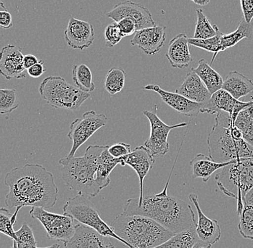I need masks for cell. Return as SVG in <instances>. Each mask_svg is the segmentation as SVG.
<instances>
[{
  "mask_svg": "<svg viewBox=\"0 0 253 248\" xmlns=\"http://www.w3.org/2000/svg\"><path fill=\"white\" fill-rule=\"evenodd\" d=\"M15 213L11 214L9 210L6 208H1L0 210V231L4 235L17 241V238L16 232L14 230V225L17 221V214L21 209L22 207L16 208Z\"/></svg>",
  "mask_w": 253,
  "mask_h": 248,
  "instance_id": "34",
  "label": "cell"
},
{
  "mask_svg": "<svg viewBox=\"0 0 253 248\" xmlns=\"http://www.w3.org/2000/svg\"><path fill=\"white\" fill-rule=\"evenodd\" d=\"M0 26L4 29H9L13 26L12 15L7 9L0 11Z\"/></svg>",
  "mask_w": 253,
  "mask_h": 248,
  "instance_id": "43",
  "label": "cell"
},
{
  "mask_svg": "<svg viewBox=\"0 0 253 248\" xmlns=\"http://www.w3.org/2000/svg\"><path fill=\"white\" fill-rule=\"evenodd\" d=\"M174 167L175 164L162 192L144 195L140 204L136 198L129 199L125 202L123 214L149 217L174 234L197 227L195 213L191 205L168 194V186Z\"/></svg>",
  "mask_w": 253,
  "mask_h": 248,
  "instance_id": "2",
  "label": "cell"
},
{
  "mask_svg": "<svg viewBox=\"0 0 253 248\" xmlns=\"http://www.w3.org/2000/svg\"><path fill=\"white\" fill-rule=\"evenodd\" d=\"M223 33L219 32L217 35L214 37H210L207 39H195L189 38V45L203 49L206 51L213 53L212 59H211V66L212 65L215 58L218 53L223 51L222 45H221V37Z\"/></svg>",
  "mask_w": 253,
  "mask_h": 248,
  "instance_id": "33",
  "label": "cell"
},
{
  "mask_svg": "<svg viewBox=\"0 0 253 248\" xmlns=\"http://www.w3.org/2000/svg\"><path fill=\"white\" fill-rule=\"evenodd\" d=\"M18 248H59V245H53L47 248H39L35 239L33 230L26 222H24L20 230L16 231Z\"/></svg>",
  "mask_w": 253,
  "mask_h": 248,
  "instance_id": "35",
  "label": "cell"
},
{
  "mask_svg": "<svg viewBox=\"0 0 253 248\" xmlns=\"http://www.w3.org/2000/svg\"><path fill=\"white\" fill-rule=\"evenodd\" d=\"M109 146L103 151L99 157V166L96 171V181L102 189L110 185L111 172L120 164V159L114 158L109 153Z\"/></svg>",
  "mask_w": 253,
  "mask_h": 248,
  "instance_id": "27",
  "label": "cell"
},
{
  "mask_svg": "<svg viewBox=\"0 0 253 248\" xmlns=\"http://www.w3.org/2000/svg\"><path fill=\"white\" fill-rule=\"evenodd\" d=\"M24 56L21 48L16 45H9L1 49L0 53V72L7 80L22 79L26 77L24 67Z\"/></svg>",
  "mask_w": 253,
  "mask_h": 248,
  "instance_id": "17",
  "label": "cell"
},
{
  "mask_svg": "<svg viewBox=\"0 0 253 248\" xmlns=\"http://www.w3.org/2000/svg\"><path fill=\"white\" fill-rule=\"evenodd\" d=\"M215 179L223 193L237 200V214L240 216L244 207L245 194L253 187V158L237 159L221 169Z\"/></svg>",
  "mask_w": 253,
  "mask_h": 248,
  "instance_id": "6",
  "label": "cell"
},
{
  "mask_svg": "<svg viewBox=\"0 0 253 248\" xmlns=\"http://www.w3.org/2000/svg\"><path fill=\"white\" fill-rule=\"evenodd\" d=\"M104 37H105L106 45L108 47L115 46L123 39L124 36L122 33L118 23L114 22L113 23H111L106 27Z\"/></svg>",
  "mask_w": 253,
  "mask_h": 248,
  "instance_id": "38",
  "label": "cell"
},
{
  "mask_svg": "<svg viewBox=\"0 0 253 248\" xmlns=\"http://www.w3.org/2000/svg\"><path fill=\"white\" fill-rule=\"evenodd\" d=\"M107 16L115 23H118L125 17L134 19L137 25V31L156 26L149 9L140 3L132 1L118 3L112 10L107 12Z\"/></svg>",
  "mask_w": 253,
  "mask_h": 248,
  "instance_id": "12",
  "label": "cell"
},
{
  "mask_svg": "<svg viewBox=\"0 0 253 248\" xmlns=\"http://www.w3.org/2000/svg\"><path fill=\"white\" fill-rule=\"evenodd\" d=\"M189 198L190 201L194 204L197 211V233L199 240L213 246L221 238V230L219 222L216 219L207 217L204 214L199 205L197 194H190Z\"/></svg>",
  "mask_w": 253,
  "mask_h": 248,
  "instance_id": "19",
  "label": "cell"
},
{
  "mask_svg": "<svg viewBox=\"0 0 253 248\" xmlns=\"http://www.w3.org/2000/svg\"><path fill=\"white\" fill-rule=\"evenodd\" d=\"M211 246H211V244H209V243L199 240V241L194 244L192 248H211Z\"/></svg>",
  "mask_w": 253,
  "mask_h": 248,
  "instance_id": "46",
  "label": "cell"
},
{
  "mask_svg": "<svg viewBox=\"0 0 253 248\" xmlns=\"http://www.w3.org/2000/svg\"><path fill=\"white\" fill-rule=\"evenodd\" d=\"M191 71L199 75L211 94L222 89L224 83L222 77L211 68V65L207 63L206 60L201 59L197 67L191 69Z\"/></svg>",
  "mask_w": 253,
  "mask_h": 248,
  "instance_id": "25",
  "label": "cell"
},
{
  "mask_svg": "<svg viewBox=\"0 0 253 248\" xmlns=\"http://www.w3.org/2000/svg\"><path fill=\"white\" fill-rule=\"evenodd\" d=\"M69 46L77 50L88 48L94 40V27L91 24L71 17L64 33Z\"/></svg>",
  "mask_w": 253,
  "mask_h": 248,
  "instance_id": "16",
  "label": "cell"
},
{
  "mask_svg": "<svg viewBox=\"0 0 253 248\" xmlns=\"http://www.w3.org/2000/svg\"><path fill=\"white\" fill-rule=\"evenodd\" d=\"M188 39L186 34H179L173 37L169 43L166 56L174 69H186L193 61Z\"/></svg>",
  "mask_w": 253,
  "mask_h": 248,
  "instance_id": "21",
  "label": "cell"
},
{
  "mask_svg": "<svg viewBox=\"0 0 253 248\" xmlns=\"http://www.w3.org/2000/svg\"><path fill=\"white\" fill-rule=\"evenodd\" d=\"M108 147L99 145H90L84 156L81 157L62 158L59 163L63 181L71 190L88 197L97 196L102 189L96 181V171L99 157Z\"/></svg>",
  "mask_w": 253,
  "mask_h": 248,
  "instance_id": "3",
  "label": "cell"
},
{
  "mask_svg": "<svg viewBox=\"0 0 253 248\" xmlns=\"http://www.w3.org/2000/svg\"><path fill=\"white\" fill-rule=\"evenodd\" d=\"M106 248H115L114 247L113 245L112 244V243H108V244L107 245V247Z\"/></svg>",
  "mask_w": 253,
  "mask_h": 248,
  "instance_id": "49",
  "label": "cell"
},
{
  "mask_svg": "<svg viewBox=\"0 0 253 248\" xmlns=\"http://www.w3.org/2000/svg\"><path fill=\"white\" fill-rule=\"evenodd\" d=\"M144 88L147 91L157 93L164 103L176 110L178 113L185 116L190 118L197 117L201 113V110L204 104L194 102L175 92L166 91L158 85L148 84L144 87Z\"/></svg>",
  "mask_w": 253,
  "mask_h": 248,
  "instance_id": "15",
  "label": "cell"
},
{
  "mask_svg": "<svg viewBox=\"0 0 253 248\" xmlns=\"http://www.w3.org/2000/svg\"><path fill=\"white\" fill-rule=\"evenodd\" d=\"M110 227L129 248H155L175 235L149 217L123 213L114 219Z\"/></svg>",
  "mask_w": 253,
  "mask_h": 248,
  "instance_id": "4",
  "label": "cell"
},
{
  "mask_svg": "<svg viewBox=\"0 0 253 248\" xmlns=\"http://www.w3.org/2000/svg\"><path fill=\"white\" fill-rule=\"evenodd\" d=\"M239 232L245 239L253 241V206L244 205L238 225Z\"/></svg>",
  "mask_w": 253,
  "mask_h": 248,
  "instance_id": "36",
  "label": "cell"
},
{
  "mask_svg": "<svg viewBox=\"0 0 253 248\" xmlns=\"http://www.w3.org/2000/svg\"><path fill=\"white\" fill-rule=\"evenodd\" d=\"M44 63H45L44 61L41 60L39 63L28 69L27 70V72H28L29 76L33 78H39L41 75H43L46 71V69L43 66Z\"/></svg>",
  "mask_w": 253,
  "mask_h": 248,
  "instance_id": "42",
  "label": "cell"
},
{
  "mask_svg": "<svg viewBox=\"0 0 253 248\" xmlns=\"http://www.w3.org/2000/svg\"><path fill=\"white\" fill-rule=\"evenodd\" d=\"M199 238L197 227L175 234L169 241L155 248H192Z\"/></svg>",
  "mask_w": 253,
  "mask_h": 248,
  "instance_id": "29",
  "label": "cell"
},
{
  "mask_svg": "<svg viewBox=\"0 0 253 248\" xmlns=\"http://www.w3.org/2000/svg\"><path fill=\"white\" fill-rule=\"evenodd\" d=\"M40 61H41V60L38 59L37 57L35 56V55L31 54L25 55V56H24L23 60L24 67L25 68L26 70H28V69H30L32 66L39 63Z\"/></svg>",
  "mask_w": 253,
  "mask_h": 248,
  "instance_id": "44",
  "label": "cell"
},
{
  "mask_svg": "<svg viewBox=\"0 0 253 248\" xmlns=\"http://www.w3.org/2000/svg\"><path fill=\"white\" fill-rule=\"evenodd\" d=\"M143 114L148 118L150 125L149 139L145 141L144 146L150 150L154 157L166 155L169 151V143L168 142L170 131L178 128L187 126L188 123L169 126L158 116L157 106H155L153 110H145Z\"/></svg>",
  "mask_w": 253,
  "mask_h": 248,
  "instance_id": "11",
  "label": "cell"
},
{
  "mask_svg": "<svg viewBox=\"0 0 253 248\" xmlns=\"http://www.w3.org/2000/svg\"><path fill=\"white\" fill-rule=\"evenodd\" d=\"M4 184L9 189L5 199L8 208L50 209L58 200L54 177L41 164H27L12 169L6 175Z\"/></svg>",
  "mask_w": 253,
  "mask_h": 248,
  "instance_id": "1",
  "label": "cell"
},
{
  "mask_svg": "<svg viewBox=\"0 0 253 248\" xmlns=\"http://www.w3.org/2000/svg\"><path fill=\"white\" fill-rule=\"evenodd\" d=\"M126 76V71L123 69L120 68H112L106 75L104 83L106 91L111 96L120 93L124 88Z\"/></svg>",
  "mask_w": 253,
  "mask_h": 248,
  "instance_id": "32",
  "label": "cell"
},
{
  "mask_svg": "<svg viewBox=\"0 0 253 248\" xmlns=\"http://www.w3.org/2000/svg\"><path fill=\"white\" fill-rule=\"evenodd\" d=\"M253 101L249 102H243L234 98L230 93L221 89L213 93L211 99L203 104L201 113H227L236 120L240 111L251 106Z\"/></svg>",
  "mask_w": 253,
  "mask_h": 248,
  "instance_id": "13",
  "label": "cell"
},
{
  "mask_svg": "<svg viewBox=\"0 0 253 248\" xmlns=\"http://www.w3.org/2000/svg\"><path fill=\"white\" fill-rule=\"evenodd\" d=\"M175 92L199 104H205L212 96L199 75L193 71L186 75L183 83Z\"/></svg>",
  "mask_w": 253,
  "mask_h": 248,
  "instance_id": "22",
  "label": "cell"
},
{
  "mask_svg": "<svg viewBox=\"0 0 253 248\" xmlns=\"http://www.w3.org/2000/svg\"><path fill=\"white\" fill-rule=\"evenodd\" d=\"M63 214L71 216L79 223L94 229L102 236L117 240L129 248L126 242L120 238L111 227L102 220L98 210L86 196L78 194L69 198L63 206Z\"/></svg>",
  "mask_w": 253,
  "mask_h": 248,
  "instance_id": "8",
  "label": "cell"
},
{
  "mask_svg": "<svg viewBox=\"0 0 253 248\" xmlns=\"http://www.w3.org/2000/svg\"><path fill=\"white\" fill-rule=\"evenodd\" d=\"M191 1L199 6H206L210 2V0H191Z\"/></svg>",
  "mask_w": 253,
  "mask_h": 248,
  "instance_id": "47",
  "label": "cell"
},
{
  "mask_svg": "<svg viewBox=\"0 0 253 248\" xmlns=\"http://www.w3.org/2000/svg\"><path fill=\"white\" fill-rule=\"evenodd\" d=\"M166 39L165 27L155 26L136 32L130 43L138 47L145 54L154 55L164 47Z\"/></svg>",
  "mask_w": 253,
  "mask_h": 248,
  "instance_id": "18",
  "label": "cell"
},
{
  "mask_svg": "<svg viewBox=\"0 0 253 248\" xmlns=\"http://www.w3.org/2000/svg\"><path fill=\"white\" fill-rule=\"evenodd\" d=\"M196 12L197 22L193 38L207 39L216 36L220 31L218 27L216 25H211L202 9H197Z\"/></svg>",
  "mask_w": 253,
  "mask_h": 248,
  "instance_id": "31",
  "label": "cell"
},
{
  "mask_svg": "<svg viewBox=\"0 0 253 248\" xmlns=\"http://www.w3.org/2000/svg\"><path fill=\"white\" fill-rule=\"evenodd\" d=\"M156 159L148 148L145 146H137L132 150L130 154L124 157L120 158V164L122 167L129 166L133 169L140 180V196L136 200L139 204L141 203L144 197V179L148 172L153 169Z\"/></svg>",
  "mask_w": 253,
  "mask_h": 248,
  "instance_id": "14",
  "label": "cell"
},
{
  "mask_svg": "<svg viewBox=\"0 0 253 248\" xmlns=\"http://www.w3.org/2000/svg\"><path fill=\"white\" fill-rule=\"evenodd\" d=\"M73 81L76 87L86 93L93 92L95 84L93 82L92 72L85 64L74 65L72 69Z\"/></svg>",
  "mask_w": 253,
  "mask_h": 248,
  "instance_id": "28",
  "label": "cell"
},
{
  "mask_svg": "<svg viewBox=\"0 0 253 248\" xmlns=\"http://www.w3.org/2000/svg\"><path fill=\"white\" fill-rule=\"evenodd\" d=\"M222 89L239 100L253 93V82L248 77L237 72H229L223 83Z\"/></svg>",
  "mask_w": 253,
  "mask_h": 248,
  "instance_id": "23",
  "label": "cell"
},
{
  "mask_svg": "<svg viewBox=\"0 0 253 248\" xmlns=\"http://www.w3.org/2000/svg\"><path fill=\"white\" fill-rule=\"evenodd\" d=\"M118 23L124 37L132 35L137 32L136 22L131 17H125L120 20Z\"/></svg>",
  "mask_w": 253,
  "mask_h": 248,
  "instance_id": "40",
  "label": "cell"
},
{
  "mask_svg": "<svg viewBox=\"0 0 253 248\" xmlns=\"http://www.w3.org/2000/svg\"><path fill=\"white\" fill-rule=\"evenodd\" d=\"M11 248H18V247H17V241H14L13 240V241H12V246Z\"/></svg>",
  "mask_w": 253,
  "mask_h": 248,
  "instance_id": "48",
  "label": "cell"
},
{
  "mask_svg": "<svg viewBox=\"0 0 253 248\" xmlns=\"http://www.w3.org/2000/svg\"><path fill=\"white\" fill-rule=\"evenodd\" d=\"M39 93L52 107L71 111L77 110L85 101L91 99L90 93L81 91L60 76H48L44 79L40 85Z\"/></svg>",
  "mask_w": 253,
  "mask_h": 248,
  "instance_id": "7",
  "label": "cell"
},
{
  "mask_svg": "<svg viewBox=\"0 0 253 248\" xmlns=\"http://www.w3.org/2000/svg\"><path fill=\"white\" fill-rule=\"evenodd\" d=\"M107 122L108 118L105 115L96 113L94 110H88L84 113L82 118L74 120L70 125L67 135L69 140L72 141V147L66 156L74 157L79 148Z\"/></svg>",
  "mask_w": 253,
  "mask_h": 248,
  "instance_id": "10",
  "label": "cell"
},
{
  "mask_svg": "<svg viewBox=\"0 0 253 248\" xmlns=\"http://www.w3.org/2000/svg\"><path fill=\"white\" fill-rule=\"evenodd\" d=\"M30 214L32 218L41 222L48 239L66 242L71 239L75 233L77 224L71 216L55 214L42 208H32Z\"/></svg>",
  "mask_w": 253,
  "mask_h": 248,
  "instance_id": "9",
  "label": "cell"
},
{
  "mask_svg": "<svg viewBox=\"0 0 253 248\" xmlns=\"http://www.w3.org/2000/svg\"><path fill=\"white\" fill-rule=\"evenodd\" d=\"M235 161H230L226 163H218L204 154H197L191 162L193 178H200L203 180L204 182H207L216 171L221 170L226 166L234 163Z\"/></svg>",
  "mask_w": 253,
  "mask_h": 248,
  "instance_id": "24",
  "label": "cell"
},
{
  "mask_svg": "<svg viewBox=\"0 0 253 248\" xmlns=\"http://www.w3.org/2000/svg\"><path fill=\"white\" fill-rule=\"evenodd\" d=\"M19 106L20 101L15 89L0 90V113L1 114L12 113Z\"/></svg>",
  "mask_w": 253,
  "mask_h": 248,
  "instance_id": "37",
  "label": "cell"
},
{
  "mask_svg": "<svg viewBox=\"0 0 253 248\" xmlns=\"http://www.w3.org/2000/svg\"><path fill=\"white\" fill-rule=\"evenodd\" d=\"M209 154L213 162L226 163L242 158H253V147L243 138L236 126L215 124L207 138Z\"/></svg>",
  "mask_w": 253,
  "mask_h": 248,
  "instance_id": "5",
  "label": "cell"
},
{
  "mask_svg": "<svg viewBox=\"0 0 253 248\" xmlns=\"http://www.w3.org/2000/svg\"><path fill=\"white\" fill-rule=\"evenodd\" d=\"M243 39L253 40V20L251 23H247L243 17L237 25L236 31L229 34H222L221 35V42L223 51L235 46Z\"/></svg>",
  "mask_w": 253,
  "mask_h": 248,
  "instance_id": "26",
  "label": "cell"
},
{
  "mask_svg": "<svg viewBox=\"0 0 253 248\" xmlns=\"http://www.w3.org/2000/svg\"><path fill=\"white\" fill-rule=\"evenodd\" d=\"M108 151L111 155L116 159L124 157L132 152L130 145L124 142H120L109 146Z\"/></svg>",
  "mask_w": 253,
  "mask_h": 248,
  "instance_id": "39",
  "label": "cell"
},
{
  "mask_svg": "<svg viewBox=\"0 0 253 248\" xmlns=\"http://www.w3.org/2000/svg\"><path fill=\"white\" fill-rule=\"evenodd\" d=\"M235 126L241 132L243 140L253 147V104L240 112Z\"/></svg>",
  "mask_w": 253,
  "mask_h": 248,
  "instance_id": "30",
  "label": "cell"
},
{
  "mask_svg": "<svg viewBox=\"0 0 253 248\" xmlns=\"http://www.w3.org/2000/svg\"><path fill=\"white\" fill-rule=\"evenodd\" d=\"M243 18L247 23L253 20V0H240Z\"/></svg>",
  "mask_w": 253,
  "mask_h": 248,
  "instance_id": "41",
  "label": "cell"
},
{
  "mask_svg": "<svg viewBox=\"0 0 253 248\" xmlns=\"http://www.w3.org/2000/svg\"><path fill=\"white\" fill-rule=\"evenodd\" d=\"M243 203H244V205H252L253 206V187L248 191V193L245 194Z\"/></svg>",
  "mask_w": 253,
  "mask_h": 248,
  "instance_id": "45",
  "label": "cell"
},
{
  "mask_svg": "<svg viewBox=\"0 0 253 248\" xmlns=\"http://www.w3.org/2000/svg\"><path fill=\"white\" fill-rule=\"evenodd\" d=\"M104 238L98 232L83 224H77L72 238L64 242L63 248H106Z\"/></svg>",
  "mask_w": 253,
  "mask_h": 248,
  "instance_id": "20",
  "label": "cell"
}]
</instances>
